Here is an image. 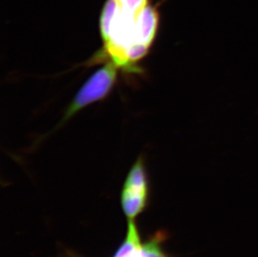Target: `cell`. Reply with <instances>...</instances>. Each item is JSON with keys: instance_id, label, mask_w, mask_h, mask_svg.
Wrapping results in <instances>:
<instances>
[{"instance_id": "obj_2", "label": "cell", "mask_w": 258, "mask_h": 257, "mask_svg": "<svg viewBox=\"0 0 258 257\" xmlns=\"http://www.w3.org/2000/svg\"><path fill=\"white\" fill-rule=\"evenodd\" d=\"M148 194L147 175L142 157L130 170L121 193V206L125 216L134 220L146 206Z\"/></svg>"}, {"instance_id": "obj_4", "label": "cell", "mask_w": 258, "mask_h": 257, "mask_svg": "<svg viewBox=\"0 0 258 257\" xmlns=\"http://www.w3.org/2000/svg\"><path fill=\"white\" fill-rule=\"evenodd\" d=\"M119 10L128 15L139 17L142 10L150 5V0H116Z\"/></svg>"}, {"instance_id": "obj_3", "label": "cell", "mask_w": 258, "mask_h": 257, "mask_svg": "<svg viewBox=\"0 0 258 257\" xmlns=\"http://www.w3.org/2000/svg\"><path fill=\"white\" fill-rule=\"evenodd\" d=\"M160 12L153 5H148L137 20V36L140 44L151 48L160 25Z\"/></svg>"}, {"instance_id": "obj_1", "label": "cell", "mask_w": 258, "mask_h": 257, "mask_svg": "<svg viewBox=\"0 0 258 257\" xmlns=\"http://www.w3.org/2000/svg\"><path fill=\"white\" fill-rule=\"evenodd\" d=\"M119 69V66L110 59L102 68L95 71L76 94L64 114L63 121H66L87 105L104 100L116 82Z\"/></svg>"}]
</instances>
